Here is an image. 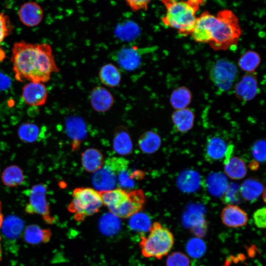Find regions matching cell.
<instances>
[{"mask_svg": "<svg viewBox=\"0 0 266 266\" xmlns=\"http://www.w3.org/2000/svg\"><path fill=\"white\" fill-rule=\"evenodd\" d=\"M224 171L230 178L240 180L246 175L247 169L244 161L238 157H232L224 165Z\"/></svg>", "mask_w": 266, "mask_h": 266, "instance_id": "603a6c76", "label": "cell"}, {"mask_svg": "<svg viewBox=\"0 0 266 266\" xmlns=\"http://www.w3.org/2000/svg\"><path fill=\"white\" fill-rule=\"evenodd\" d=\"M261 62L259 54L255 51L249 50L243 53L239 57L238 67L246 73L254 72Z\"/></svg>", "mask_w": 266, "mask_h": 266, "instance_id": "4316f807", "label": "cell"}, {"mask_svg": "<svg viewBox=\"0 0 266 266\" xmlns=\"http://www.w3.org/2000/svg\"><path fill=\"white\" fill-rule=\"evenodd\" d=\"M138 143L139 148L143 152L152 154L160 147L161 139L157 133L153 131H147L140 136Z\"/></svg>", "mask_w": 266, "mask_h": 266, "instance_id": "484cf974", "label": "cell"}, {"mask_svg": "<svg viewBox=\"0 0 266 266\" xmlns=\"http://www.w3.org/2000/svg\"><path fill=\"white\" fill-rule=\"evenodd\" d=\"M265 188L258 180L250 178L245 180L239 188L240 194L245 200L253 202L257 200Z\"/></svg>", "mask_w": 266, "mask_h": 266, "instance_id": "7402d4cb", "label": "cell"}, {"mask_svg": "<svg viewBox=\"0 0 266 266\" xmlns=\"http://www.w3.org/2000/svg\"><path fill=\"white\" fill-rule=\"evenodd\" d=\"M18 134L22 141L32 143L38 139L40 135V131L36 124L26 122L22 124L19 127Z\"/></svg>", "mask_w": 266, "mask_h": 266, "instance_id": "f546056e", "label": "cell"}, {"mask_svg": "<svg viewBox=\"0 0 266 266\" xmlns=\"http://www.w3.org/2000/svg\"><path fill=\"white\" fill-rule=\"evenodd\" d=\"M173 233L158 222H154L147 236L141 235L139 247L142 255L146 258L162 259L170 251L173 246Z\"/></svg>", "mask_w": 266, "mask_h": 266, "instance_id": "277c9868", "label": "cell"}, {"mask_svg": "<svg viewBox=\"0 0 266 266\" xmlns=\"http://www.w3.org/2000/svg\"><path fill=\"white\" fill-rule=\"evenodd\" d=\"M144 191L140 189L129 190L127 201L114 214L120 218H128L142 210L146 202Z\"/></svg>", "mask_w": 266, "mask_h": 266, "instance_id": "9c48e42d", "label": "cell"}, {"mask_svg": "<svg viewBox=\"0 0 266 266\" xmlns=\"http://www.w3.org/2000/svg\"><path fill=\"white\" fill-rule=\"evenodd\" d=\"M90 102L94 110L102 113L111 108L114 99L112 94L107 89L102 86H97L91 92Z\"/></svg>", "mask_w": 266, "mask_h": 266, "instance_id": "9a60e30c", "label": "cell"}, {"mask_svg": "<svg viewBox=\"0 0 266 266\" xmlns=\"http://www.w3.org/2000/svg\"><path fill=\"white\" fill-rule=\"evenodd\" d=\"M3 220H4L3 216L1 212V202H0V228L1 227Z\"/></svg>", "mask_w": 266, "mask_h": 266, "instance_id": "ab89813d", "label": "cell"}, {"mask_svg": "<svg viewBox=\"0 0 266 266\" xmlns=\"http://www.w3.org/2000/svg\"><path fill=\"white\" fill-rule=\"evenodd\" d=\"M46 191L47 186L45 184L33 185L29 191V201L26 205L25 211L28 214L40 215L46 223L53 224L55 219L50 213L46 198Z\"/></svg>", "mask_w": 266, "mask_h": 266, "instance_id": "52a82bcc", "label": "cell"}, {"mask_svg": "<svg viewBox=\"0 0 266 266\" xmlns=\"http://www.w3.org/2000/svg\"><path fill=\"white\" fill-rule=\"evenodd\" d=\"M241 33L237 16L225 9L216 16L208 11L202 13L190 35L195 42L208 43L215 51H226L237 45Z\"/></svg>", "mask_w": 266, "mask_h": 266, "instance_id": "7a4b0ae2", "label": "cell"}, {"mask_svg": "<svg viewBox=\"0 0 266 266\" xmlns=\"http://www.w3.org/2000/svg\"><path fill=\"white\" fill-rule=\"evenodd\" d=\"M52 233L49 229H43L36 225L26 227L24 232V239L31 244L47 243L50 241Z\"/></svg>", "mask_w": 266, "mask_h": 266, "instance_id": "ffe728a7", "label": "cell"}, {"mask_svg": "<svg viewBox=\"0 0 266 266\" xmlns=\"http://www.w3.org/2000/svg\"><path fill=\"white\" fill-rule=\"evenodd\" d=\"M130 225L133 229L138 230L149 229L151 224L149 217L145 214L137 213L131 217Z\"/></svg>", "mask_w": 266, "mask_h": 266, "instance_id": "1f68e13d", "label": "cell"}, {"mask_svg": "<svg viewBox=\"0 0 266 266\" xmlns=\"http://www.w3.org/2000/svg\"><path fill=\"white\" fill-rule=\"evenodd\" d=\"M194 112L188 107L175 110L171 115L172 122L176 130L181 133H186L194 125Z\"/></svg>", "mask_w": 266, "mask_h": 266, "instance_id": "e0dca14e", "label": "cell"}, {"mask_svg": "<svg viewBox=\"0 0 266 266\" xmlns=\"http://www.w3.org/2000/svg\"><path fill=\"white\" fill-rule=\"evenodd\" d=\"M18 15L20 22L29 27L38 25L44 16L42 7L33 1H28L22 4L19 8Z\"/></svg>", "mask_w": 266, "mask_h": 266, "instance_id": "8fae6325", "label": "cell"}, {"mask_svg": "<svg viewBox=\"0 0 266 266\" xmlns=\"http://www.w3.org/2000/svg\"><path fill=\"white\" fill-rule=\"evenodd\" d=\"M13 30V26L9 17L2 12H0V62L5 57V53L1 47L3 40L8 36Z\"/></svg>", "mask_w": 266, "mask_h": 266, "instance_id": "4dcf8cb0", "label": "cell"}, {"mask_svg": "<svg viewBox=\"0 0 266 266\" xmlns=\"http://www.w3.org/2000/svg\"><path fill=\"white\" fill-rule=\"evenodd\" d=\"M104 161L102 153L95 148H88L81 154L82 166L88 172L95 173L97 171L103 166Z\"/></svg>", "mask_w": 266, "mask_h": 266, "instance_id": "2e32d148", "label": "cell"}, {"mask_svg": "<svg viewBox=\"0 0 266 266\" xmlns=\"http://www.w3.org/2000/svg\"><path fill=\"white\" fill-rule=\"evenodd\" d=\"M258 83L255 72L246 73L234 87L235 95L241 101L252 100L258 93Z\"/></svg>", "mask_w": 266, "mask_h": 266, "instance_id": "30bf717a", "label": "cell"}, {"mask_svg": "<svg viewBox=\"0 0 266 266\" xmlns=\"http://www.w3.org/2000/svg\"><path fill=\"white\" fill-rule=\"evenodd\" d=\"M2 181L9 187H15L21 185L24 180V175L20 167L16 165L7 166L1 175Z\"/></svg>", "mask_w": 266, "mask_h": 266, "instance_id": "83f0119b", "label": "cell"}, {"mask_svg": "<svg viewBox=\"0 0 266 266\" xmlns=\"http://www.w3.org/2000/svg\"><path fill=\"white\" fill-rule=\"evenodd\" d=\"M11 80L8 76L0 71V91H3L9 88Z\"/></svg>", "mask_w": 266, "mask_h": 266, "instance_id": "74e56055", "label": "cell"}, {"mask_svg": "<svg viewBox=\"0 0 266 266\" xmlns=\"http://www.w3.org/2000/svg\"><path fill=\"white\" fill-rule=\"evenodd\" d=\"M190 260L184 254L176 252L169 255L166 260V266H190Z\"/></svg>", "mask_w": 266, "mask_h": 266, "instance_id": "d6a6232c", "label": "cell"}, {"mask_svg": "<svg viewBox=\"0 0 266 266\" xmlns=\"http://www.w3.org/2000/svg\"><path fill=\"white\" fill-rule=\"evenodd\" d=\"M23 221L14 215H10L3 220L1 228L3 235L8 239H17L24 229Z\"/></svg>", "mask_w": 266, "mask_h": 266, "instance_id": "cb8c5ba5", "label": "cell"}, {"mask_svg": "<svg viewBox=\"0 0 266 266\" xmlns=\"http://www.w3.org/2000/svg\"><path fill=\"white\" fill-rule=\"evenodd\" d=\"M237 74V67L233 63L225 59H221L217 61L211 68L210 77L218 89L225 92L233 86Z\"/></svg>", "mask_w": 266, "mask_h": 266, "instance_id": "ba28073f", "label": "cell"}, {"mask_svg": "<svg viewBox=\"0 0 266 266\" xmlns=\"http://www.w3.org/2000/svg\"><path fill=\"white\" fill-rule=\"evenodd\" d=\"M129 162L123 157H113L106 159L103 166L94 173L92 184L98 191H107L118 187V176L129 168Z\"/></svg>", "mask_w": 266, "mask_h": 266, "instance_id": "8992f818", "label": "cell"}, {"mask_svg": "<svg viewBox=\"0 0 266 266\" xmlns=\"http://www.w3.org/2000/svg\"><path fill=\"white\" fill-rule=\"evenodd\" d=\"M192 95L190 90L185 86L175 88L171 93L169 102L175 110L188 107L192 101Z\"/></svg>", "mask_w": 266, "mask_h": 266, "instance_id": "d4e9b609", "label": "cell"}, {"mask_svg": "<svg viewBox=\"0 0 266 266\" xmlns=\"http://www.w3.org/2000/svg\"><path fill=\"white\" fill-rule=\"evenodd\" d=\"M141 50L136 46L123 47L117 52L115 60L123 69L133 71L141 64V55L143 53Z\"/></svg>", "mask_w": 266, "mask_h": 266, "instance_id": "7c38bea8", "label": "cell"}, {"mask_svg": "<svg viewBox=\"0 0 266 266\" xmlns=\"http://www.w3.org/2000/svg\"><path fill=\"white\" fill-rule=\"evenodd\" d=\"M252 153L257 161L263 162L266 159V142L264 140L257 141L253 145Z\"/></svg>", "mask_w": 266, "mask_h": 266, "instance_id": "e575fe53", "label": "cell"}, {"mask_svg": "<svg viewBox=\"0 0 266 266\" xmlns=\"http://www.w3.org/2000/svg\"><path fill=\"white\" fill-rule=\"evenodd\" d=\"M102 205L99 191L90 187H78L74 189L67 208L75 220L82 222L97 213Z\"/></svg>", "mask_w": 266, "mask_h": 266, "instance_id": "5b68a950", "label": "cell"}, {"mask_svg": "<svg viewBox=\"0 0 266 266\" xmlns=\"http://www.w3.org/2000/svg\"><path fill=\"white\" fill-rule=\"evenodd\" d=\"M161 0L166 9L162 18L163 24L182 36L191 35L197 18L196 13L203 0Z\"/></svg>", "mask_w": 266, "mask_h": 266, "instance_id": "3957f363", "label": "cell"}, {"mask_svg": "<svg viewBox=\"0 0 266 266\" xmlns=\"http://www.w3.org/2000/svg\"><path fill=\"white\" fill-rule=\"evenodd\" d=\"M253 220L255 225L259 228L264 229L266 226V207H262L253 214Z\"/></svg>", "mask_w": 266, "mask_h": 266, "instance_id": "8d00e7d4", "label": "cell"}, {"mask_svg": "<svg viewBox=\"0 0 266 266\" xmlns=\"http://www.w3.org/2000/svg\"><path fill=\"white\" fill-rule=\"evenodd\" d=\"M227 146L225 140L220 137H209L205 146V157L206 160L214 162L223 158Z\"/></svg>", "mask_w": 266, "mask_h": 266, "instance_id": "ac0fdd59", "label": "cell"}, {"mask_svg": "<svg viewBox=\"0 0 266 266\" xmlns=\"http://www.w3.org/2000/svg\"><path fill=\"white\" fill-rule=\"evenodd\" d=\"M113 147L121 155L130 154L133 150V143L127 130L124 127L117 128L114 133Z\"/></svg>", "mask_w": 266, "mask_h": 266, "instance_id": "d6986e66", "label": "cell"}, {"mask_svg": "<svg viewBox=\"0 0 266 266\" xmlns=\"http://www.w3.org/2000/svg\"><path fill=\"white\" fill-rule=\"evenodd\" d=\"M234 146L233 144H229L227 146L226 151L224 155V165L226 164L230 159L233 157Z\"/></svg>", "mask_w": 266, "mask_h": 266, "instance_id": "f35d334b", "label": "cell"}, {"mask_svg": "<svg viewBox=\"0 0 266 266\" xmlns=\"http://www.w3.org/2000/svg\"><path fill=\"white\" fill-rule=\"evenodd\" d=\"M221 219L223 224L231 228H238L247 225V213L238 206L229 204L221 211Z\"/></svg>", "mask_w": 266, "mask_h": 266, "instance_id": "4fadbf2b", "label": "cell"}, {"mask_svg": "<svg viewBox=\"0 0 266 266\" xmlns=\"http://www.w3.org/2000/svg\"><path fill=\"white\" fill-rule=\"evenodd\" d=\"M99 77L102 84L110 88L118 86L121 80L119 68L111 63L106 64L100 67Z\"/></svg>", "mask_w": 266, "mask_h": 266, "instance_id": "44dd1931", "label": "cell"}, {"mask_svg": "<svg viewBox=\"0 0 266 266\" xmlns=\"http://www.w3.org/2000/svg\"><path fill=\"white\" fill-rule=\"evenodd\" d=\"M131 9L134 12L146 10L153 0H124Z\"/></svg>", "mask_w": 266, "mask_h": 266, "instance_id": "d590c367", "label": "cell"}, {"mask_svg": "<svg viewBox=\"0 0 266 266\" xmlns=\"http://www.w3.org/2000/svg\"><path fill=\"white\" fill-rule=\"evenodd\" d=\"M66 130L68 135L74 141L80 140L85 135L84 123L77 117H71L66 119Z\"/></svg>", "mask_w": 266, "mask_h": 266, "instance_id": "f1b7e54d", "label": "cell"}, {"mask_svg": "<svg viewBox=\"0 0 266 266\" xmlns=\"http://www.w3.org/2000/svg\"><path fill=\"white\" fill-rule=\"evenodd\" d=\"M11 62L16 80L46 83L51 74L59 71L51 46L47 43L15 42Z\"/></svg>", "mask_w": 266, "mask_h": 266, "instance_id": "6da1fadb", "label": "cell"}, {"mask_svg": "<svg viewBox=\"0 0 266 266\" xmlns=\"http://www.w3.org/2000/svg\"><path fill=\"white\" fill-rule=\"evenodd\" d=\"M22 98L26 103L33 106L44 104L47 98V92L43 83L31 82L24 86Z\"/></svg>", "mask_w": 266, "mask_h": 266, "instance_id": "5bb4252c", "label": "cell"}, {"mask_svg": "<svg viewBox=\"0 0 266 266\" xmlns=\"http://www.w3.org/2000/svg\"><path fill=\"white\" fill-rule=\"evenodd\" d=\"M187 248L189 254L194 257L201 256L205 251L204 244L200 239L191 240L189 242Z\"/></svg>", "mask_w": 266, "mask_h": 266, "instance_id": "836d02e7", "label": "cell"}, {"mask_svg": "<svg viewBox=\"0 0 266 266\" xmlns=\"http://www.w3.org/2000/svg\"><path fill=\"white\" fill-rule=\"evenodd\" d=\"M0 240H1V236L0 235ZM2 257V251H1V245H0V262L1 260V257Z\"/></svg>", "mask_w": 266, "mask_h": 266, "instance_id": "60d3db41", "label": "cell"}]
</instances>
